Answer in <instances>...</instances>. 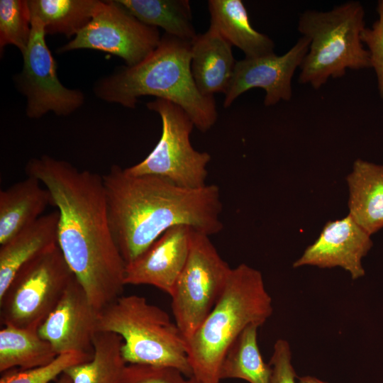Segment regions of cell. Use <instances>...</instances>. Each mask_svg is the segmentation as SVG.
<instances>
[{
  "label": "cell",
  "instance_id": "6da1fadb",
  "mask_svg": "<svg viewBox=\"0 0 383 383\" xmlns=\"http://www.w3.org/2000/svg\"><path fill=\"white\" fill-rule=\"evenodd\" d=\"M25 172L50 192L59 213L58 246L101 311L122 295L126 265L111 231L103 177L46 155L31 158Z\"/></svg>",
  "mask_w": 383,
  "mask_h": 383
},
{
  "label": "cell",
  "instance_id": "7a4b0ae2",
  "mask_svg": "<svg viewBox=\"0 0 383 383\" xmlns=\"http://www.w3.org/2000/svg\"><path fill=\"white\" fill-rule=\"evenodd\" d=\"M102 177L111 231L126 265L173 226L186 225L207 235L223 227L216 184L184 189L155 176L131 175L116 165Z\"/></svg>",
  "mask_w": 383,
  "mask_h": 383
},
{
  "label": "cell",
  "instance_id": "3957f363",
  "mask_svg": "<svg viewBox=\"0 0 383 383\" xmlns=\"http://www.w3.org/2000/svg\"><path fill=\"white\" fill-rule=\"evenodd\" d=\"M191 43L164 33L157 48L140 63L121 67L94 83L101 100L134 109L139 97L155 96L179 106L206 133L216 123L214 96L198 90L191 71Z\"/></svg>",
  "mask_w": 383,
  "mask_h": 383
},
{
  "label": "cell",
  "instance_id": "277c9868",
  "mask_svg": "<svg viewBox=\"0 0 383 383\" xmlns=\"http://www.w3.org/2000/svg\"><path fill=\"white\" fill-rule=\"evenodd\" d=\"M272 312L261 272L245 264L232 268L221 296L187 340L192 377L199 383H220L221 365L231 345L246 327L261 326Z\"/></svg>",
  "mask_w": 383,
  "mask_h": 383
},
{
  "label": "cell",
  "instance_id": "5b68a950",
  "mask_svg": "<svg viewBox=\"0 0 383 383\" xmlns=\"http://www.w3.org/2000/svg\"><path fill=\"white\" fill-rule=\"evenodd\" d=\"M98 329L121 337L126 364L169 367L192 377L185 338L169 315L145 297H118L99 311Z\"/></svg>",
  "mask_w": 383,
  "mask_h": 383
},
{
  "label": "cell",
  "instance_id": "8992f818",
  "mask_svg": "<svg viewBox=\"0 0 383 383\" xmlns=\"http://www.w3.org/2000/svg\"><path fill=\"white\" fill-rule=\"evenodd\" d=\"M365 11L358 1H348L329 11L308 10L299 16L298 30L310 40L299 67V82L318 89L330 77L344 76L347 69L371 67L370 53L361 35Z\"/></svg>",
  "mask_w": 383,
  "mask_h": 383
},
{
  "label": "cell",
  "instance_id": "52a82bcc",
  "mask_svg": "<svg viewBox=\"0 0 383 383\" xmlns=\"http://www.w3.org/2000/svg\"><path fill=\"white\" fill-rule=\"evenodd\" d=\"M146 106L161 118V136L150 154L141 162L124 169L126 172L134 176H155L188 189L205 187L206 166L211 157L192 147L190 135L194 125L189 115L179 106L163 99L157 98Z\"/></svg>",
  "mask_w": 383,
  "mask_h": 383
},
{
  "label": "cell",
  "instance_id": "ba28073f",
  "mask_svg": "<svg viewBox=\"0 0 383 383\" xmlns=\"http://www.w3.org/2000/svg\"><path fill=\"white\" fill-rule=\"evenodd\" d=\"M74 277L58 245L28 262L0 296L1 323L38 328Z\"/></svg>",
  "mask_w": 383,
  "mask_h": 383
},
{
  "label": "cell",
  "instance_id": "9c48e42d",
  "mask_svg": "<svg viewBox=\"0 0 383 383\" xmlns=\"http://www.w3.org/2000/svg\"><path fill=\"white\" fill-rule=\"evenodd\" d=\"M231 269L209 235L193 230L187 262L170 294L174 322L186 341L221 296Z\"/></svg>",
  "mask_w": 383,
  "mask_h": 383
},
{
  "label": "cell",
  "instance_id": "30bf717a",
  "mask_svg": "<svg viewBox=\"0 0 383 383\" xmlns=\"http://www.w3.org/2000/svg\"><path fill=\"white\" fill-rule=\"evenodd\" d=\"M160 40L157 28L142 23L118 0L99 1L90 22L57 52L96 50L118 56L132 67L150 55Z\"/></svg>",
  "mask_w": 383,
  "mask_h": 383
},
{
  "label": "cell",
  "instance_id": "8fae6325",
  "mask_svg": "<svg viewBox=\"0 0 383 383\" xmlns=\"http://www.w3.org/2000/svg\"><path fill=\"white\" fill-rule=\"evenodd\" d=\"M41 21L31 18V36L22 55L23 69L15 75L16 88L26 98V114L32 119L48 112L67 116L83 106L84 95L79 89L65 87L57 74V63L47 45Z\"/></svg>",
  "mask_w": 383,
  "mask_h": 383
},
{
  "label": "cell",
  "instance_id": "7c38bea8",
  "mask_svg": "<svg viewBox=\"0 0 383 383\" xmlns=\"http://www.w3.org/2000/svg\"><path fill=\"white\" fill-rule=\"evenodd\" d=\"M310 40L304 36L282 55L274 52L256 58L236 61L233 74L225 94L223 107H229L240 94L253 88L265 91L264 104L273 106L292 95V79L307 54Z\"/></svg>",
  "mask_w": 383,
  "mask_h": 383
},
{
  "label": "cell",
  "instance_id": "4fadbf2b",
  "mask_svg": "<svg viewBox=\"0 0 383 383\" xmlns=\"http://www.w3.org/2000/svg\"><path fill=\"white\" fill-rule=\"evenodd\" d=\"M99 315L74 276L57 306L38 328V333L57 355L79 352L92 355L94 340L99 332Z\"/></svg>",
  "mask_w": 383,
  "mask_h": 383
},
{
  "label": "cell",
  "instance_id": "5bb4252c",
  "mask_svg": "<svg viewBox=\"0 0 383 383\" xmlns=\"http://www.w3.org/2000/svg\"><path fill=\"white\" fill-rule=\"evenodd\" d=\"M370 235L349 214L341 219L329 221L293 267H340L350 273L353 279L362 277L365 272L362 260L373 245Z\"/></svg>",
  "mask_w": 383,
  "mask_h": 383
},
{
  "label": "cell",
  "instance_id": "9a60e30c",
  "mask_svg": "<svg viewBox=\"0 0 383 383\" xmlns=\"http://www.w3.org/2000/svg\"><path fill=\"white\" fill-rule=\"evenodd\" d=\"M193 229L167 230L141 255L126 265V284L151 285L170 295L187 262Z\"/></svg>",
  "mask_w": 383,
  "mask_h": 383
},
{
  "label": "cell",
  "instance_id": "2e32d148",
  "mask_svg": "<svg viewBox=\"0 0 383 383\" xmlns=\"http://www.w3.org/2000/svg\"><path fill=\"white\" fill-rule=\"evenodd\" d=\"M236 61L232 45L209 26L191 43V71L199 92L206 96L226 94Z\"/></svg>",
  "mask_w": 383,
  "mask_h": 383
},
{
  "label": "cell",
  "instance_id": "e0dca14e",
  "mask_svg": "<svg viewBox=\"0 0 383 383\" xmlns=\"http://www.w3.org/2000/svg\"><path fill=\"white\" fill-rule=\"evenodd\" d=\"M59 213L43 215L0 247V296L28 262L58 245Z\"/></svg>",
  "mask_w": 383,
  "mask_h": 383
},
{
  "label": "cell",
  "instance_id": "ac0fdd59",
  "mask_svg": "<svg viewBox=\"0 0 383 383\" xmlns=\"http://www.w3.org/2000/svg\"><path fill=\"white\" fill-rule=\"evenodd\" d=\"M36 178H27L0 192V245L31 225L49 205L50 192Z\"/></svg>",
  "mask_w": 383,
  "mask_h": 383
},
{
  "label": "cell",
  "instance_id": "d6986e66",
  "mask_svg": "<svg viewBox=\"0 0 383 383\" xmlns=\"http://www.w3.org/2000/svg\"><path fill=\"white\" fill-rule=\"evenodd\" d=\"M349 215L372 235L383 228V165L357 160L347 177Z\"/></svg>",
  "mask_w": 383,
  "mask_h": 383
},
{
  "label": "cell",
  "instance_id": "ffe728a7",
  "mask_svg": "<svg viewBox=\"0 0 383 383\" xmlns=\"http://www.w3.org/2000/svg\"><path fill=\"white\" fill-rule=\"evenodd\" d=\"M210 26L228 42L240 49L245 58H256L274 52V43L254 29L240 0H209Z\"/></svg>",
  "mask_w": 383,
  "mask_h": 383
},
{
  "label": "cell",
  "instance_id": "44dd1931",
  "mask_svg": "<svg viewBox=\"0 0 383 383\" xmlns=\"http://www.w3.org/2000/svg\"><path fill=\"white\" fill-rule=\"evenodd\" d=\"M58 355L38 328L4 326L0 331V372L27 370L51 362Z\"/></svg>",
  "mask_w": 383,
  "mask_h": 383
},
{
  "label": "cell",
  "instance_id": "7402d4cb",
  "mask_svg": "<svg viewBox=\"0 0 383 383\" xmlns=\"http://www.w3.org/2000/svg\"><path fill=\"white\" fill-rule=\"evenodd\" d=\"M142 23L192 42L197 35L188 0H118Z\"/></svg>",
  "mask_w": 383,
  "mask_h": 383
},
{
  "label": "cell",
  "instance_id": "603a6c76",
  "mask_svg": "<svg viewBox=\"0 0 383 383\" xmlns=\"http://www.w3.org/2000/svg\"><path fill=\"white\" fill-rule=\"evenodd\" d=\"M123 340L116 333L99 331L89 361L67 368L72 383H119L126 363L121 353Z\"/></svg>",
  "mask_w": 383,
  "mask_h": 383
},
{
  "label": "cell",
  "instance_id": "cb8c5ba5",
  "mask_svg": "<svg viewBox=\"0 0 383 383\" xmlns=\"http://www.w3.org/2000/svg\"><path fill=\"white\" fill-rule=\"evenodd\" d=\"M259 327L248 326L231 345L221 365V380L240 379L249 383H271L272 367L263 360L257 344Z\"/></svg>",
  "mask_w": 383,
  "mask_h": 383
},
{
  "label": "cell",
  "instance_id": "d4e9b609",
  "mask_svg": "<svg viewBox=\"0 0 383 383\" xmlns=\"http://www.w3.org/2000/svg\"><path fill=\"white\" fill-rule=\"evenodd\" d=\"M99 0H28L32 17L43 25L46 35L76 36L90 22Z\"/></svg>",
  "mask_w": 383,
  "mask_h": 383
},
{
  "label": "cell",
  "instance_id": "484cf974",
  "mask_svg": "<svg viewBox=\"0 0 383 383\" xmlns=\"http://www.w3.org/2000/svg\"><path fill=\"white\" fill-rule=\"evenodd\" d=\"M31 36V15L28 0L0 1V48L16 47L23 55Z\"/></svg>",
  "mask_w": 383,
  "mask_h": 383
},
{
  "label": "cell",
  "instance_id": "4316f807",
  "mask_svg": "<svg viewBox=\"0 0 383 383\" xmlns=\"http://www.w3.org/2000/svg\"><path fill=\"white\" fill-rule=\"evenodd\" d=\"M92 355L79 352L62 353L45 365L27 370L12 369L6 371L2 373L0 383H50L70 367L89 361Z\"/></svg>",
  "mask_w": 383,
  "mask_h": 383
},
{
  "label": "cell",
  "instance_id": "83f0119b",
  "mask_svg": "<svg viewBox=\"0 0 383 383\" xmlns=\"http://www.w3.org/2000/svg\"><path fill=\"white\" fill-rule=\"evenodd\" d=\"M186 377L169 367L126 364L119 383H186Z\"/></svg>",
  "mask_w": 383,
  "mask_h": 383
},
{
  "label": "cell",
  "instance_id": "f1b7e54d",
  "mask_svg": "<svg viewBox=\"0 0 383 383\" xmlns=\"http://www.w3.org/2000/svg\"><path fill=\"white\" fill-rule=\"evenodd\" d=\"M377 11L378 19L371 28L363 30L361 40L368 48L371 67L377 76L379 94L383 98V0L379 1Z\"/></svg>",
  "mask_w": 383,
  "mask_h": 383
},
{
  "label": "cell",
  "instance_id": "f546056e",
  "mask_svg": "<svg viewBox=\"0 0 383 383\" xmlns=\"http://www.w3.org/2000/svg\"><path fill=\"white\" fill-rule=\"evenodd\" d=\"M269 364L272 367L271 383H296L291 348L286 340L278 339L276 341Z\"/></svg>",
  "mask_w": 383,
  "mask_h": 383
},
{
  "label": "cell",
  "instance_id": "4dcf8cb0",
  "mask_svg": "<svg viewBox=\"0 0 383 383\" xmlns=\"http://www.w3.org/2000/svg\"><path fill=\"white\" fill-rule=\"evenodd\" d=\"M297 383H326L314 377L304 376L299 379Z\"/></svg>",
  "mask_w": 383,
  "mask_h": 383
},
{
  "label": "cell",
  "instance_id": "1f68e13d",
  "mask_svg": "<svg viewBox=\"0 0 383 383\" xmlns=\"http://www.w3.org/2000/svg\"><path fill=\"white\" fill-rule=\"evenodd\" d=\"M56 383H72V382L67 374L63 373L57 380Z\"/></svg>",
  "mask_w": 383,
  "mask_h": 383
},
{
  "label": "cell",
  "instance_id": "d6a6232c",
  "mask_svg": "<svg viewBox=\"0 0 383 383\" xmlns=\"http://www.w3.org/2000/svg\"><path fill=\"white\" fill-rule=\"evenodd\" d=\"M186 383H199L193 377L187 378Z\"/></svg>",
  "mask_w": 383,
  "mask_h": 383
}]
</instances>
